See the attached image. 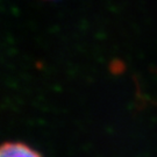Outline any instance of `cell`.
<instances>
[{"instance_id": "obj_1", "label": "cell", "mask_w": 157, "mask_h": 157, "mask_svg": "<svg viewBox=\"0 0 157 157\" xmlns=\"http://www.w3.org/2000/svg\"><path fill=\"white\" fill-rule=\"evenodd\" d=\"M0 157H41L30 147L19 142H8L0 146Z\"/></svg>"}]
</instances>
